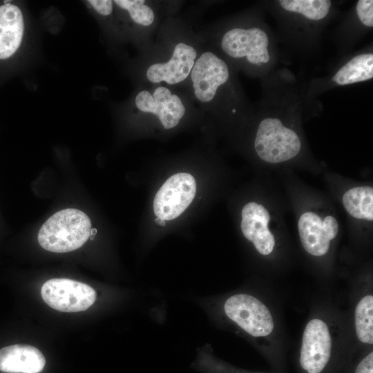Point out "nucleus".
<instances>
[{
    "label": "nucleus",
    "mask_w": 373,
    "mask_h": 373,
    "mask_svg": "<svg viewBox=\"0 0 373 373\" xmlns=\"http://www.w3.org/2000/svg\"><path fill=\"white\" fill-rule=\"evenodd\" d=\"M352 356L348 321L334 307L321 306L310 314L298 354L300 373H332L342 358Z\"/></svg>",
    "instance_id": "1"
},
{
    "label": "nucleus",
    "mask_w": 373,
    "mask_h": 373,
    "mask_svg": "<svg viewBox=\"0 0 373 373\" xmlns=\"http://www.w3.org/2000/svg\"><path fill=\"white\" fill-rule=\"evenodd\" d=\"M227 319L254 342L264 357L280 367L283 336L278 315L265 298L240 292L229 296L222 304Z\"/></svg>",
    "instance_id": "2"
},
{
    "label": "nucleus",
    "mask_w": 373,
    "mask_h": 373,
    "mask_svg": "<svg viewBox=\"0 0 373 373\" xmlns=\"http://www.w3.org/2000/svg\"><path fill=\"white\" fill-rule=\"evenodd\" d=\"M91 222L77 209H62L51 216L40 228L37 240L48 251L66 253L81 247L88 239Z\"/></svg>",
    "instance_id": "3"
},
{
    "label": "nucleus",
    "mask_w": 373,
    "mask_h": 373,
    "mask_svg": "<svg viewBox=\"0 0 373 373\" xmlns=\"http://www.w3.org/2000/svg\"><path fill=\"white\" fill-rule=\"evenodd\" d=\"M258 157L269 163H280L296 156L301 147L298 135L278 118L268 117L260 123L254 142Z\"/></svg>",
    "instance_id": "4"
},
{
    "label": "nucleus",
    "mask_w": 373,
    "mask_h": 373,
    "mask_svg": "<svg viewBox=\"0 0 373 373\" xmlns=\"http://www.w3.org/2000/svg\"><path fill=\"white\" fill-rule=\"evenodd\" d=\"M43 300L62 312L85 311L95 303L96 292L90 286L68 278H52L41 287Z\"/></svg>",
    "instance_id": "5"
},
{
    "label": "nucleus",
    "mask_w": 373,
    "mask_h": 373,
    "mask_svg": "<svg viewBox=\"0 0 373 373\" xmlns=\"http://www.w3.org/2000/svg\"><path fill=\"white\" fill-rule=\"evenodd\" d=\"M351 316L348 319L352 356L354 350L360 354L372 349L373 291L370 282L354 285Z\"/></svg>",
    "instance_id": "6"
},
{
    "label": "nucleus",
    "mask_w": 373,
    "mask_h": 373,
    "mask_svg": "<svg viewBox=\"0 0 373 373\" xmlns=\"http://www.w3.org/2000/svg\"><path fill=\"white\" fill-rule=\"evenodd\" d=\"M196 193L194 177L187 173L171 176L158 190L153 200L157 218L171 220L180 216L193 201Z\"/></svg>",
    "instance_id": "7"
},
{
    "label": "nucleus",
    "mask_w": 373,
    "mask_h": 373,
    "mask_svg": "<svg viewBox=\"0 0 373 373\" xmlns=\"http://www.w3.org/2000/svg\"><path fill=\"white\" fill-rule=\"evenodd\" d=\"M267 35L258 28H233L227 31L221 41L222 50L233 58L247 57L252 64H266L270 59Z\"/></svg>",
    "instance_id": "8"
},
{
    "label": "nucleus",
    "mask_w": 373,
    "mask_h": 373,
    "mask_svg": "<svg viewBox=\"0 0 373 373\" xmlns=\"http://www.w3.org/2000/svg\"><path fill=\"white\" fill-rule=\"evenodd\" d=\"M298 229L305 251L312 256L321 258L329 252L331 242L338 234V224L332 216L322 220L316 213L307 211L300 217Z\"/></svg>",
    "instance_id": "9"
},
{
    "label": "nucleus",
    "mask_w": 373,
    "mask_h": 373,
    "mask_svg": "<svg viewBox=\"0 0 373 373\" xmlns=\"http://www.w3.org/2000/svg\"><path fill=\"white\" fill-rule=\"evenodd\" d=\"M229 77L227 64L211 52L202 53L191 71L194 93L202 102L211 101L218 87Z\"/></svg>",
    "instance_id": "10"
},
{
    "label": "nucleus",
    "mask_w": 373,
    "mask_h": 373,
    "mask_svg": "<svg viewBox=\"0 0 373 373\" xmlns=\"http://www.w3.org/2000/svg\"><path fill=\"white\" fill-rule=\"evenodd\" d=\"M135 105L141 111L157 115L166 129L175 127L185 113L180 97L164 86L156 88L153 95L147 90L140 92L135 97Z\"/></svg>",
    "instance_id": "11"
},
{
    "label": "nucleus",
    "mask_w": 373,
    "mask_h": 373,
    "mask_svg": "<svg viewBox=\"0 0 373 373\" xmlns=\"http://www.w3.org/2000/svg\"><path fill=\"white\" fill-rule=\"evenodd\" d=\"M270 215L262 204L254 202L246 204L242 210L240 228L243 236L251 242L262 256H269L274 250L276 240L268 228Z\"/></svg>",
    "instance_id": "12"
},
{
    "label": "nucleus",
    "mask_w": 373,
    "mask_h": 373,
    "mask_svg": "<svg viewBox=\"0 0 373 373\" xmlns=\"http://www.w3.org/2000/svg\"><path fill=\"white\" fill-rule=\"evenodd\" d=\"M194 48L184 43L178 44L170 60L166 63L154 64L146 71L148 79L153 83L165 82L175 84L185 79L191 71L196 58Z\"/></svg>",
    "instance_id": "13"
},
{
    "label": "nucleus",
    "mask_w": 373,
    "mask_h": 373,
    "mask_svg": "<svg viewBox=\"0 0 373 373\" xmlns=\"http://www.w3.org/2000/svg\"><path fill=\"white\" fill-rule=\"evenodd\" d=\"M46 358L35 347L15 344L0 349V371L8 373H39Z\"/></svg>",
    "instance_id": "14"
},
{
    "label": "nucleus",
    "mask_w": 373,
    "mask_h": 373,
    "mask_svg": "<svg viewBox=\"0 0 373 373\" xmlns=\"http://www.w3.org/2000/svg\"><path fill=\"white\" fill-rule=\"evenodd\" d=\"M24 23L21 10L13 4L0 6V59L11 57L19 48Z\"/></svg>",
    "instance_id": "15"
},
{
    "label": "nucleus",
    "mask_w": 373,
    "mask_h": 373,
    "mask_svg": "<svg viewBox=\"0 0 373 373\" xmlns=\"http://www.w3.org/2000/svg\"><path fill=\"white\" fill-rule=\"evenodd\" d=\"M373 77V54L365 53L352 58L334 75L332 80L343 86L364 82Z\"/></svg>",
    "instance_id": "16"
},
{
    "label": "nucleus",
    "mask_w": 373,
    "mask_h": 373,
    "mask_svg": "<svg viewBox=\"0 0 373 373\" xmlns=\"http://www.w3.org/2000/svg\"><path fill=\"white\" fill-rule=\"evenodd\" d=\"M348 213L356 219L373 220V189L370 186L352 188L343 196Z\"/></svg>",
    "instance_id": "17"
},
{
    "label": "nucleus",
    "mask_w": 373,
    "mask_h": 373,
    "mask_svg": "<svg viewBox=\"0 0 373 373\" xmlns=\"http://www.w3.org/2000/svg\"><path fill=\"white\" fill-rule=\"evenodd\" d=\"M279 3L283 9L301 14L311 20L325 18L332 4L329 0H280Z\"/></svg>",
    "instance_id": "18"
},
{
    "label": "nucleus",
    "mask_w": 373,
    "mask_h": 373,
    "mask_svg": "<svg viewBox=\"0 0 373 373\" xmlns=\"http://www.w3.org/2000/svg\"><path fill=\"white\" fill-rule=\"evenodd\" d=\"M142 0H115L114 3L127 10L131 18L137 23L145 26L151 25L155 19L153 10Z\"/></svg>",
    "instance_id": "19"
},
{
    "label": "nucleus",
    "mask_w": 373,
    "mask_h": 373,
    "mask_svg": "<svg viewBox=\"0 0 373 373\" xmlns=\"http://www.w3.org/2000/svg\"><path fill=\"white\" fill-rule=\"evenodd\" d=\"M201 365H204V370L210 373H262L238 370L227 363L216 361L213 358H210L209 360L206 358Z\"/></svg>",
    "instance_id": "20"
},
{
    "label": "nucleus",
    "mask_w": 373,
    "mask_h": 373,
    "mask_svg": "<svg viewBox=\"0 0 373 373\" xmlns=\"http://www.w3.org/2000/svg\"><path fill=\"white\" fill-rule=\"evenodd\" d=\"M356 12L363 25L368 27L373 26L372 0H359L356 4Z\"/></svg>",
    "instance_id": "21"
},
{
    "label": "nucleus",
    "mask_w": 373,
    "mask_h": 373,
    "mask_svg": "<svg viewBox=\"0 0 373 373\" xmlns=\"http://www.w3.org/2000/svg\"><path fill=\"white\" fill-rule=\"evenodd\" d=\"M351 373H373V350L370 349L360 354Z\"/></svg>",
    "instance_id": "22"
},
{
    "label": "nucleus",
    "mask_w": 373,
    "mask_h": 373,
    "mask_svg": "<svg viewBox=\"0 0 373 373\" xmlns=\"http://www.w3.org/2000/svg\"><path fill=\"white\" fill-rule=\"evenodd\" d=\"M88 2L99 14L109 15L113 11V1L110 0H90Z\"/></svg>",
    "instance_id": "23"
},
{
    "label": "nucleus",
    "mask_w": 373,
    "mask_h": 373,
    "mask_svg": "<svg viewBox=\"0 0 373 373\" xmlns=\"http://www.w3.org/2000/svg\"><path fill=\"white\" fill-rule=\"evenodd\" d=\"M155 222L157 223L158 225H161L162 227H164L166 225L165 220L160 219L159 218H157L155 219Z\"/></svg>",
    "instance_id": "24"
},
{
    "label": "nucleus",
    "mask_w": 373,
    "mask_h": 373,
    "mask_svg": "<svg viewBox=\"0 0 373 373\" xmlns=\"http://www.w3.org/2000/svg\"><path fill=\"white\" fill-rule=\"evenodd\" d=\"M97 233V229L93 228V229H91V231H90V238L93 239L94 238V236Z\"/></svg>",
    "instance_id": "25"
},
{
    "label": "nucleus",
    "mask_w": 373,
    "mask_h": 373,
    "mask_svg": "<svg viewBox=\"0 0 373 373\" xmlns=\"http://www.w3.org/2000/svg\"><path fill=\"white\" fill-rule=\"evenodd\" d=\"M10 1H4L3 3L4 4H9L10 3Z\"/></svg>",
    "instance_id": "26"
}]
</instances>
